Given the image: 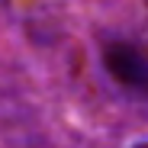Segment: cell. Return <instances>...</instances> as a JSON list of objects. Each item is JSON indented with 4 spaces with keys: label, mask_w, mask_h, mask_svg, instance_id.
Instances as JSON below:
<instances>
[{
    "label": "cell",
    "mask_w": 148,
    "mask_h": 148,
    "mask_svg": "<svg viewBox=\"0 0 148 148\" xmlns=\"http://www.w3.org/2000/svg\"><path fill=\"white\" fill-rule=\"evenodd\" d=\"M132 148H148V142H138V145H132Z\"/></svg>",
    "instance_id": "cell-2"
},
{
    "label": "cell",
    "mask_w": 148,
    "mask_h": 148,
    "mask_svg": "<svg viewBox=\"0 0 148 148\" xmlns=\"http://www.w3.org/2000/svg\"><path fill=\"white\" fill-rule=\"evenodd\" d=\"M103 68L116 77V84L135 93H148V52L132 42H113L103 52Z\"/></svg>",
    "instance_id": "cell-1"
}]
</instances>
